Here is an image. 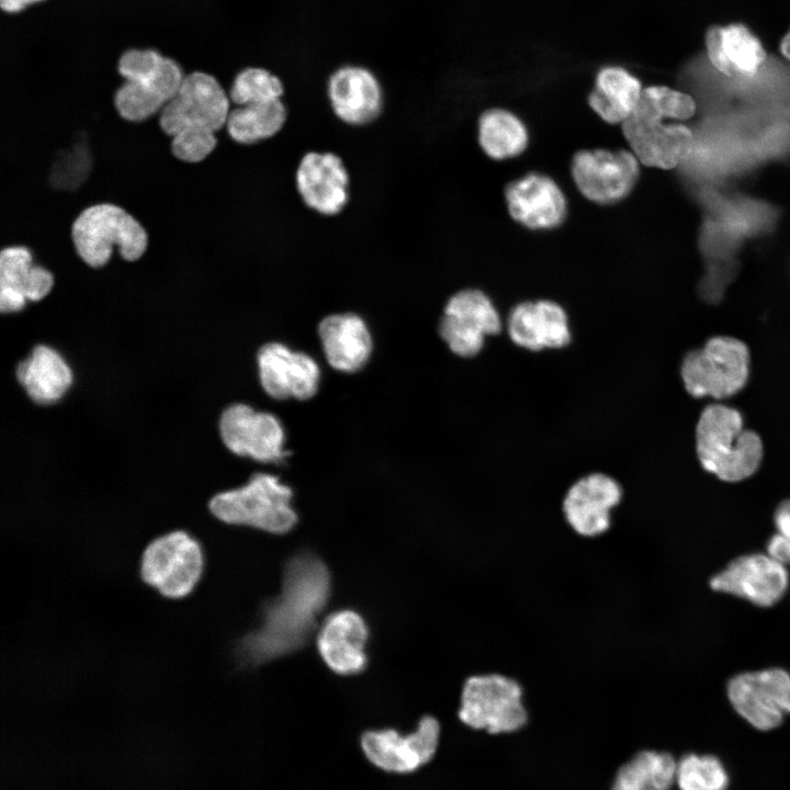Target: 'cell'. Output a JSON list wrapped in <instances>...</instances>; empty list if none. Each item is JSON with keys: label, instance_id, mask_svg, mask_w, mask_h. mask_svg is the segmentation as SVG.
<instances>
[{"label": "cell", "instance_id": "1", "mask_svg": "<svg viewBox=\"0 0 790 790\" xmlns=\"http://www.w3.org/2000/svg\"><path fill=\"white\" fill-rule=\"evenodd\" d=\"M329 595L325 563L311 552L292 556L284 567L280 594L264 605L259 625L239 640L238 661L257 666L303 647Z\"/></svg>", "mask_w": 790, "mask_h": 790}, {"label": "cell", "instance_id": "2", "mask_svg": "<svg viewBox=\"0 0 790 790\" xmlns=\"http://www.w3.org/2000/svg\"><path fill=\"white\" fill-rule=\"evenodd\" d=\"M232 102L227 89L212 74L187 72L176 95L161 109L158 122L170 136L172 155L188 163L208 157L225 129Z\"/></svg>", "mask_w": 790, "mask_h": 790}, {"label": "cell", "instance_id": "3", "mask_svg": "<svg viewBox=\"0 0 790 790\" xmlns=\"http://www.w3.org/2000/svg\"><path fill=\"white\" fill-rule=\"evenodd\" d=\"M695 440L701 467L723 482L747 479L763 463L760 436L745 428L742 413L732 406L707 405L697 420Z\"/></svg>", "mask_w": 790, "mask_h": 790}, {"label": "cell", "instance_id": "4", "mask_svg": "<svg viewBox=\"0 0 790 790\" xmlns=\"http://www.w3.org/2000/svg\"><path fill=\"white\" fill-rule=\"evenodd\" d=\"M116 61L123 82L114 93V106L123 120L133 123L158 115L187 74L176 58L154 48L126 49Z\"/></svg>", "mask_w": 790, "mask_h": 790}, {"label": "cell", "instance_id": "5", "mask_svg": "<svg viewBox=\"0 0 790 790\" xmlns=\"http://www.w3.org/2000/svg\"><path fill=\"white\" fill-rule=\"evenodd\" d=\"M71 239L79 258L93 269L106 266L115 248L123 260L134 262L148 246L144 226L125 208L106 202L91 205L76 217Z\"/></svg>", "mask_w": 790, "mask_h": 790}, {"label": "cell", "instance_id": "6", "mask_svg": "<svg viewBox=\"0 0 790 790\" xmlns=\"http://www.w3.org/2000/svg\"><path fill=\"white\" fill-rule=\"evenodd\" d=\"M749 372L748 346L732 336L709 338L687 352L680 364L682 385L693 398H730L746 386Z\"/></svg>", "mask_w": 790, "mask_h": 790}, {"label": "cell", "instance_id": "7", "mask_svg": "<svg viewBox=\"0 0 790 790\" xmlns=\"http://www.w3.org/2000/svg\"><path fill=\"white\" fill-rule=\"evenodd\" d=\"M292 495V489L276 476L256 473L242 487L215 495L210 501V510L227 524L283 534L297 522L291 505Z\"/></svg>", "mask_w": 790, "mask_h": 790}, {"label": "cell", "instance_id": "8", "mask_svg": "<svg viewBox=\"0 0 790 790\" xmlns=\"http://www.w3.org/2000/svg\"><path fill=\"white\" fill-rule=\"evenodd\" d=\"M458 716L462 723L490 734L518 731L528 720L523 688L509 675L498 672L465 678Z\"/></svg>", "mask_w": 790, "mask_h": 790}, {"label": "cell", "instance_id": "9", "mask_svg": "<svg viewBox=\"0 0 790 790\" xmlns=\"http://www.w3.org/2000/svg\"><path fill=\"white\" fill-rule=\"evenodd\" d=\"M204 554L200 542L183 530L159 535L144 549L140 577L161 596L179 599L192 592L202 577Z\"/></svg>", "mask_w": 790, "mask_h": 790}, {"label": "cell", "instance_id": "10", "mask_svg": "<svg viewBox=\"0 0 790 790\" xmlns=\"http://www.w3.org/2000/svg\"><path fill=\"white\" fill-rule=\"evenodd\" d=\"M641 163L631 150L580 149L571 161V174L579 193L589 202L611 205L632 193Z\"/></svg>", "mask_w": 790, "mask_h": 790}, {"label": "cell", "instance_id": "11", "mask_svg": "<svg viewBox=\"0 0 790 790\" xmlns=\"http://www.w3.org/2000/svg\"><path fill=\"white\" fill-rule=\"evenodd\" d=\"M505 324L492 298L469 287L450 296L439 321V335L450 351L464 359L481 353L485 339L503 331Z\"/></svg>", "mask_w": 790, "mask_h": 790}, {"label": "cell", "instance_id": "12", "mask_svg": "<svg viewBox=\"0 0 790 790\" xmlns=\"http://www.w3.org/2000/svg\"><path fill=\"white\" fill-rule=\"evenodd\" d=\"M630 150L641 165L664 170L685 161L693 148L692 131L667 121L642 104L621 124Z\"/></svg>", "mask_w": 790, "mask_h": 790}, {"label": "cell", "instance_id": "13", "mask_svg": "<svg viewBox=\"0 0 790 790\" xmlns=\"http://www.w3.org/2000/svg\"><path fill=\"white\" fill-rule=\"evenodd\" d=\"M727 697L736 713L759 731L778 727L790 714V673L782 668L745 672L730 679Z\"/></svg>", "mask_w": 790, "mask_h": 790}, {"label": "cell", "instance_id": "14", "mask_svg": "<svg viewBox=\"0 0 790 790\" xmlns=\"http://www.w3.org/2000/svg\"><path fill=\"white\" fill-rule=\"evenodd\" d=\"M622 499L623 488L613 476L592 472L567 488L562 498V516L576 535L597 538L610 530L611 512Z\"/></svg>", "mask_w": 790, "mask_h": 790}, {"label": "cell", "instance_id": "15", "mask_svg": "<svg viewBox=\"0 0 790 790\" xmlns=\"http://www.w3.org/2000/svg\"><path fill=\"white\" fill-rule=\"evenodd\" d=\"M440 737V724L432 715L422 716L415 732L400 735L392 729L366 731L361 748L368 760L391 772H411L435 756Z\"/></svg>", "mask_w": 790, "mask_h": 790}, {"label": "cell", "instance_id": "16", "mask_svg": "<svg viewBox=\"0 0 790 790\" xmlns=\"http://www.w3.org/2000/svg\"><path fill=\"white\" fill-rule=\"evenodd\" d=\"M325 93L334 114L351 126L374 122L385 102L380 77L359 64H345L332 70L326 80Z\"/></svg>", "mask_w": 790, "mask_h": 790}, {"label": "cell", "instance_id": "17", "mask_svg": "<svg viewBox=\"0 0 790 790\" xmlns=\"http://www.w3.org/2000/svg\"><path fill=\"white\" fill-rule=\"evenodd\" d=\"M219 429L225 445L235 454L273 463L289 455L283 450V428L271 414L236 404L224 410Z\"/></svg>", "mask_w": 790, "mask_h": 790}, {"label": "cell", "instance_id": "18", "mask_svg": "<svg viewBox=\"0 0 790 790\" xmlns=\"http://www.w3.org/2000/svg\"><path fill=\"white\" fill-rule=\"evenodd\" d=\"M295 185L303 203L324 216L341 213L349 202V172L341 157L331 151L303 155L295 171Z\"/></svg>", "mask_w": 790, "mask_h": 790}, {"label": "cell", "instance_id": "19", "mask_svg": "<svg viewBox=\"0 0 790 790\" xmlns=\"http://www.w3.org/2000/svg\"><path fill=\"white\" fill-rule=\"evenodd\" d=\"M710 586L756 606L770 607L786 594L789 574L785 565L767 554L754 553L733 560L710 579Z\"/></svg>", "mask_w": 790, "mask_h": 790}, {"label": "cell", "instance_id": "20", "mask_svg": "<svg viewBox=\"0 0 790 790\" xmlns=\"http://www.w3.org/2000/svg\"><path fill=\"white\" fill-rule=\"evenodd\" d=\"M505 326L514 345L532 352L563 349L572 341L567 312L550 298L517 303Z\"/></svg>", "mask_w": 790, "mask_h": 790}, {"label": "cell", "instance_id": "21", "mask_svg": "<svg viewBox=\"0 0 790 790\" xmlns=\"http://www.w3.org/2000/svg\"><path fill=\"white\" fill-rule=\"evenodd\" d=\"M504 194L510 217L528 229H553L566 218V198L546 174L529 172L511 181Z\"/></svg>", "mask_w": 790, "mask_h": 790}, {"label": "cell", "instance_id": "22", "mask_svg": "<svg viewBox=\"0 0 790 790\" xmlns=\"http://www.w3.org/2000/svg\"><path fill=\"white\" fill-rule=\"evenodd\" d=\"M257 360L261 385L271 397L304 400L317 392L319 368L309 356L270 342L260 348Z\"/></svg>", "mask_w": 790, "mask_h": 790}, {"label": "cell", "instance_id": "23", "mask_svg": "<svg viewBox=\"0 0 790 790\" xmlns=\"http://www.w3.org/2000/svg\"><path fill=\"white\" fill-rule=\"evenodd\" d=\"M54 285L53 272L35 263L26 246L14 245L0 250L1 313H16L29 302H41L50 294Z\"/></svg>", "mask_w": 790, "mask_h": 790}, {"label": "cell", "instance_id": "24", "mask_svg": "<svg viewBox=\"0 0 790 790\" xmlns=\"http://www.w3.org/2000/svg\"><path fill=\"white\" fill-rule=\"evenodd\" d=\"M368 637L366 623L358 612L338 610L330 613L318 630V653L334 673L354 675L366 666Z\"/></svg>", "mask_w": 790, "mask_h": 790}, {"label": "cell", "instance_id": "25", "mask_svg": "<svg viewBox=\"0 0 790 790\" xmlns=\"http://www.w3.org/2000/svg\"><path fill=\"white\" fill-rule=\"evenodd\" d=\"M704 42L712 66L732 79L754 77L767 57L761 42L742 23L712 25Z\"/></svg>", "mask_w": 790, "mask_h": 790}, {"label": "cell", "instance_id": "26", "mask_svg": "<svg viewBox=\"0 0 790 790\" xmlns=\"http://www.w3.org/2000/svg\"><path fill=\"white\" fill-rule=\"evenodd\" d=\"M328 363L342 372H356L368 362L372 339L364 320L352 313L325 317L318 325Z\"/></svg>", "mask_w": 790, "mask_h": 790}, {"label": "cell", "instance_id": "27", "mask_svg": "<svg viewBox=\"0 0 790 790\" xmlns=\"http://www.w3.org/2000/svg\"><path fill=\"white\" fill-rule=\"evenodd\" d=\"M643 91L640 79L618 65L601 67L588 93V105L605 123L621 125L633 113Z\"/></svg>", "mask_w": 790, "mask_h": 790}, {"label": "cell", "instance_id": "28", "mask_svg": "<svg viewBox=\"0 0 790 790\" xmlns=\"http://www.w3.org/2000/svg\"><path fill=\"white\" fill-rule=\"evenodd\" d=\"M18 379L30 397L40 404L59 399L72 381L64 359L46 346H37L16 370Z\"/></svg>", "mask_w": 790, "mask_h": 790}, {"label": "cell", "instance_id": "29", "mask_svg": "<svg viewBox=\"0 0 790 790\" xmlns=\"http://www.w3.org/2000/svg\"><path fill=\"white\" fill-rule=\"evenodd\" d=\"M287 120L283 100L234 106L228 114L225 131L241 146H258L281 132Z\"/></svg>", "mask_w": 790, "mask_h": 790}, {"label": "cell", "instance_id": "30", "mask_svg": "<svg viewBox=\"0 0 790 790\" xmlns=\"http://www.w3.org/2000/svg\"><path fill=\"white\" fill-rule=\"evenodd\" d=\"M477 140L487 157L505 160L515 158L527 149L529 134L524 123L515 113L501 108H490L478 117Z\"/></svg>", "mask_w": 790, "mask_h": 790}, {"label": "cell", "instance_id": "31", "mask_svg": "<svg viewBox=\"0 0 790 790\" xmlns=\"http://www.w3.org/2000/svg\"><path fill=\"white\" fill-rule=\"evenodd\" d=\"M677 760L659 751H641L617 771L612 790H670L676 783Z\"/></svg>", "mask_w": 790, "mask_h": 790}, {"label": "cell", "instance_id": "32", "mask_svg": "<svg viewBox=\"0 0 790 790\" xmlns=\"http://www.w3.org/2000/svg\"><path fill=\"white\" fill-rule=\"evenodd\" d=\"M285 81L263 66H248L239 70L228 88L232 105L241 106L283 100Z\"/></svg>", "mask_w": 790, "mask_h": 790}, {"label": "cell", "instance_id": "33", "mask_svg": "<svg viewBox=\"0 0 790 790\" xmlns=\"http://www.w3.org/2000/svg\"><path fill=\"white\" fill-rule=\"evenodd\" d=\"M676 785L679 790H727L730 776L718 756L690 753L677 760Z\"/></svg>", "mask_w": 790, "mask_h": 790}, {"label": "cell", "instance_id": "34", "mask_svg": "<svg viewBox=\"0 0 790 790\" xmlns=\"http://www.w3.org/2000/svg\"><path fill=\"white\" fill-rule=\"evenodd\" d=\"M767 555L785 566L789 565L790 539L778 532L771 535L767 542Z\"/></svg>", "mask_w": 790, "mask_h": 790}, {"label": "cell", "instance_id": "35", "mask_svg": "<svg viewBox=\"0 0 790 790\" xmlns=\"http://www.w3.org/2000/svg\"><path fill=\"white\" fill-rule=\"evenodd\" d=\"M774 523L778 533L790 539V499L778 505L774 512Z\"/></svg>", "mask_w": 790, "mask_h": 790}, {"label": "cell", "instance_id": "36", "mask_svg": "<svg viewBox=\"0 0 790 790\" xmlns=\"http://www.w3.org/2000/svg\"><path fill=\"white\" fill-rule=\"evenodd\" d=\"M44 0H0L2 11L13 14L26 9L29 5Z\"/></svg>", "mask_w": 790, "mask_h": 790}, {"label": "cell", "instance_id": "37", "mask_svg": "<svg viewBox=\"0 0 790 790\" xmlns=\"http://www.w3.org/2000/svg\"><path fill=\"white\" fill-rule=\"evenodd\" d=\"M779 49L780 53L790 61V29L782 37Z\"/></svg>", "mask_w": 790, "mask_h": 790}]
</instances>
